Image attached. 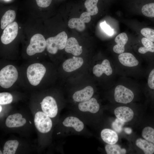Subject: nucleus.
<instances>
[{
	"instance_id": "obj_1",
	"label": "nucleus",
	"mask_w": 154,
	"mask_h": 154,
	"mask_svg": "<svg viewBox=\"0 0 154 154\" xmlns=\"http://www.w3.org/2000/svg\"><path fill=\"white\" fill-rule=\"evenodd\" d=\"M31 109L34 126L38 133V144L42 147L46 145V141L52 128V119L39 108Z\"/></svg>"
},
{
	"instance_id": "obj_2",
	"label": "nucleus",
	"mask_w": 154,
	"mask_h": 154,
	"mask_svg": "<svg viewBox=\"0 0 154 154\" xmlns=\"http://www.w3.org/2000/svg\"><path fill=\"white\" fill-rule=\"evenodd\" d=\"M28 115L24 112L15 111L8 115L5 119L4 125L8 130L23 133L29 128L34 125Z\"/></svg>"
},
{
	"instance_id": "obj_3",
	"label": "nucleus",
	"mask_w": 154,
	"mask_h": 154,
	"mask_svg": "<svg viewBox=\"0 0 154 154\" xmlns=\"http://www.w3.org/2000/svg\"><path fill=\"white\" fill-rule=\"evenodd\" d=\"M18 76L17 69L13 65H9L0 71V85L2 88L11 87L17 80Z\"/></svg>"
},
{
	"instance_id": "obj_4",
	"label": "nucleus",
	"mask_w": 154,
	"mask_h": 154,
	"mask_svg": "<svg viewBox=\"0 0 154 154\" xmlns=\"http://www.w3.org/2000/svg\"><path fill=\"white\" fill-rule=\"evenodd\" d=\"M68 36L64 31H62L54 37H50L46 40V48L49 53L54 54L58 50H61L65 47Z\"/></svg>"
},
{
	"instance_id": "obj_5",
	"label": "nucleus",
	"mask_w": 154,
	"mask_h": 154,
	"mask_svg": "<svg viewBox=\"0 0 154 154\" xmlns=\"http://www.w3.org/2000/svg\"><path fill=\"white\" fill-rule=\"evenodd\" d=\"M46 69L42 64L35 63L29 65L27 71V76L31 84L34 86L38 85L44 77Z\"/></svg>"
},
{
	"instance_id": "obj_6",
	"label": "nucleus",
	"mask_w": 154,
	"mask_h": 154,
	"mask_svg": "<svg viewBox=\"0 0 154 154\" xmlns=\"http://www.w3.org/2000/svg\"><path fill=\"white\" fill-rule=\"evenodd\" d=\"M40 104V110L52 119L57 117L58 113V107L56 100L52 97L45 96Z\"/></svg>"
},
{
	"instance_id": "obj_7",
	"label": "nucleus",
	"mask_w": 154,
	"mask_h": 154,
	"mask_svg": "<svg viewBox=\"0 0 154 154\" xmlns=\"http://www.w3.org/2000/svg\"><path fill=\"white\" fill-rule=\"evenodd\" d=\"M46 47V40L44 36L41 34H36L31 38L26 52L28 55L32 56L37 53L43 52Z\"/></svg>"
},
{
	"instance_id": "obj_8",
	"label": "nucleus",
	"mask_w": 154,
	"mask_h": 154,
	"mask_svg": "<svg viewBox=\"0 0 154 154\" xmlns=\"http://www.w3.org/2000/svg\"><path fill=\"white\" fill-rule=\"evenodd\" d=\"M114 97L117 102L126 104L132 101L134 94L130 89L123 86L119 85L115 88Z\"/></svg>"
},
{
	"instance_id": "obj_9",
	"label": "nucleus",
	"mask_w": 154,
	"mask_h": 154,
	"mask_svg": "<svg viewBox=\"0 0 154 154\" xmlns=\"http://www.w3.org/2000/svg\"><path fill=\"white\" fill-rule=\"evenodd\" d=\"M18 26L16 22L8 25L4 29L1 39L2 42L5 44L11 42L16 37L18 32Z\"/></svg>"
},
{
	"instance_id": "obj_10",
	"label": "nucleus",
	"mask_w": 154,
	"mask_h": 154,
	"mask_svg": "<svg viewBox=\"0 0 154 154\" xmlns=\"http://www.w3.org/2000/svg\"><path fill=\"white\" fill-rule=\"evenodd\" d=\"M22 142L17 139H11L5 143L0 154H15L19 152L23 147Z\"/></svg>"
},
{
	"instance_id": "obj_11",
	"label": "nucleus",
	"mask_w": 154,
	"mask_h": 154,
	"mask_svg": "<svg viewBox=\"0 0 154 154\" xmlns=\"http://www.w3.org/2000/svg\"><path fill=\"white\" fill-rule=\"evenodd\" d=\"M78 108L82 112L95 114L99 111L100 106L96 99L91 98L88 100L80 102L78 104Z\"/></svg>"
},
{
	"instance_id": "obj_12",
	"label": "nucleus",
	"mask_w": 154,
	"mask_h": 154,
	"mask_svg": "<svg viewBox=\"0 0 154 154\" xmlns=\"http://www.w3.org/2000/svg\"><path fill=\"white\" fill-rule=\"evenodd\" d=\"M114 114L117 119L124 122L130 121L134 116V112L130 108L126 106H120L114 110Z\"/></svg>"
},
{
	"instance_id": "obj_13",
	"label": "nucleus",
	"mask_w": 154,
	"mask_h": 154,
	"mask_svg": "<svg viewBox=\"0 0 154 154\" xmlns=\"http://www.w3.org/2000/svg\"><path fill=\"white\" fill-rule=\"evenodd\" d=\"M94 92L93 88L90 86H88L81 90L76 92L73 95L72 98L77 102H84L91 98Z\"/></svg>"
},
{
	"instance_id": "obj_14",
	"label": "nucleus",
	"mask_w": 154,
	"mask_h": 154,
	"mask_svg": "<svg viewBox=\"0 0 154 154\" xmlns=\"http://www.w3.org/2000/svg\"><path fill=\"white\" fill-rule=\"evenodd\" d=\"M93 74L97 77L101 76L103 73L107 76L111 75L113 70L109 60L106 59L104 60L101 64H97L93 67Z\"/></svg>"
},
{
	"instance_id": "obj_15",
	"label": "nucleus",
	"mask_w": 154,
	"mask_h": 154,
	"mask_svg": "<svg viewBox=\"0 0 154 154\" xmlns=\"http://www.w3.org/2000/svg\"><path fill=\"white\" fill-rule=\"evenodd\" d=\"M83 62V60L82 58L73 57L64 61L62 64V67L66 72H70L81 67Z\"/></svg>"
},
{
	"instance_id": "obj_16",
	"label": "nucleus",
	"mask_w": 154,
	"mask_h": 154,
	"mask_svg": "<svg viewBox=\"0 0 154 154\" xmlns=\"http://www.w3.org/2000/svg\"><path fill=\"white\" fill-rule=\"evenodd\" d=\"M64 48L66 52L71 53L75 56L80 55L82 52V46L79 45L77 40L73 37L68 39Z\"/></svg>"
},
{
	"instance_id": "obj_17",
	"label": "nucleus",
	"mask_w": 154,
	"mask_h": 154,
	"mask_svg": "<svg viewBox=\"0 0 154 154\" xmlns=\"http://www.w3.org/2000/svg\"><path fill=\"white\" fill-rule=\"evenodd\" d=\"M62 124L66 127H72L76 131L80 132L84 128L83 123L78 118L74 116H69L63 120Z\"/></svg>"
},
{
	"instance_id": "obj_18",
	"label": "nucleus",
	"mask_w": 154,
	"mask_h": 154,
	"mask_svg": "<svg viewBox=\"0 0 154 154\" xmlns=\"http://www.w3.org/2000/svg\"><path fill=\"white\" fill-rule=\"evenodd\" d=\"M118 60L123 65L127 67H132L137 66L139 61L131 53L123 52L120 54L118 57Z\"/></svg>"
},
{
	"instance_id": "obj_19",
	"label": "nucleus",
	"mask_w": 154,
	"mask_h": 154,
	"mask_svg": "<svg viewBox=\"0 0 154 154\" xmlns=\"http://www.w3.org/2000/svg\"><path fill=\"white\" fill-rule=\"evenodd\" d=\"M128 38L126 34L122 33L117 35L115 38L117 44L113 47V50L115 53L120 54L125 51V46L127 43Z\"/></svg>"
},
{
	"instance_id": "obj_20",
	"label": "nucleus",
	"mask_w": 154,
	"mask_h": 154,
	"mask_svg": "<svg viewBox=\"0 0 154 154\" xmlns=\"http://www.w3.org/2000/svg\"><path fill=\"white\" fill-rule=\"evenodd\" d=\"M100 135L102 140L108 144H116L118 139L117 133L110 129L105 128L103 129L101 132Z\"/></svg>"
},
{
	"instance_id": "obj_21",
	"label": "nucleus",
	"mask_w": 154,
	"mask_h": 154,
	"mask_svg": "<svg viewBox=\"0 0 154 154\" xmlns=\"http://www.w3.org/2000/svg\"><path fill=\"white\" fill-rule=\"evenodd\" d=\"M135 144L145 154H152L154 153V144L145 139L138 138L136 140Z\"/></svg>"
},
{
	"instance_id": "obj_22",
	"label": "nucleus",
	"mask_w": 154,
	"mask_h": 154,
	"mask_svg": "<svg viewBox=\"0 0 154 154\" xmlns=\"http://www.w3.org/2000/svg\"><path fill=\"white\" fill-rule=\"evenodd\" d=\"M16 17L15 11L12 10L7 11L3 16L1 21V27L4 29L14 21Z\"/></svg>"
},
{
	"instance_id": "obj_23",
	"label": "nucleus",
	"mask_w": 154,
	"mask_h": 154,
	"mask_svg": "<svg viewBox=\"0 0 154 154\" xmlns=\"http://www.w3.org/2000/svg\"><path fill=\"white\" fill-rule=\"evenodd\" d=\"M141 41L143 46L139 48L138 51L139 53L144 54L148 51L154 52V43L153 42L146 38H142Z\"/></svg>"
},
{
	"instance_id": "obj_24",
	"label": "nucleus",
	"mask_w": 154,
	"mask_h": 154,
	"mask_svg": "<svg viewBox=\"0 0 154 154\" xmlns=\"http://www.w3.org/2000/svg\"><path fill=\"white\" fill-rule=\"evenodd\" d=\"M68 25L71 29H75L80 32L84 31L86 27L85 23L80 18H75L70 19L68 22Z\"/></svg>"
},
{
	"instance_id": "obj_25",
	"label": "nucleus",
	"mask_w": 154,
	"mask_h": 154,
	"mask_svg": "<svg viewBox=\"0 0 154 154\" xmlns=\"http://www.w3.org/2000/svg\"><path fill=\"white\" fill-rule=\"evenodd\" d=\"M105 150L107 154H124L126 152L124 148H121L117 144H107L105 146Z\"/></svg>"
},
{
	"instance_id": "obj_26",
	"label": "nucleus",
	"mask_w": 154,
	"mask_h": 154,
	"mask_svg": "<svg viewBox=\"0 0 154 154\" xmlns=\"http://www.w3.org/2000/svg\"><path fill=\"white\" fill-rule=\"evenodd\" d=\"M98 0H86L84 3V5L87 12L90 15H94L97 14L98 11L97 4Z\"/></svg>"
},
{
	"instance_id": "obj_27",
	"label": "nucleus",
	"mask_w": 154,
	"mask_h": 154,
	"mask_svg": "<svg viewBox=\"0 0 154 154\" xmlns=\"http://www.w3.org/2000/svg\"><path fill=\"white\" fill-rule=\"evenodd\" d=\"M143 137L154 144V128L148 126L144 128L142 132Z\"/></svg>"
},
{
	"instance_id": "obj_28",
	"label": "nucleus",
	"mask_w": 154,
	"mask_h": 154,
	"mask_svg": "<svg viewBox=\"0 0 154 154\" xmlns=\"http://www.w3.org/2000/svg\"><path fill=\"white\" fill-rule=\"evenodd\" d=\"M143 15L148 17H154V3L147 4L141 9Z\"/></svg>"
},
{
	"instance_id": "obj_29",
	"label": "nucleus",
	"mask_w": 154,
	"mask_h": 154,
	"mask_svg": "<svg viewBox=\"0 0 154 154\" xmlns=\"http://www.w3.org/2000/svg\"><path fill=\"white\" fill-rule=\"evenodd\" d=\"M13 96L11 94L8 92L0 93V105H5L11 104L13 101Z\"/></svg>"
},
{
	"instance_id": "obj_30",
	"label": "nucleus",
	"mask_w": 154,
	"mask_h": 154,
	"mask_svg": "<svg viewBox=\"0 0 154 154\" xmlns=\"http://www.w3.org/2000/svg\"><path fill=\"white\" fill-rule=\"evenodd\" d=\"M141 33L146 38L154 42V29L148 28H144L141 30Z\"/></svg>"
},
{
	"instance_id": "obj_31",
	"label": "nucleus",
	"mask_w": 154,
	"mask_h": 154,
	"mask_svg": "<svg viewBox=\"0 0 154 154\" xmlns=\"http://www.w3.org/2000/svg\"><path fill=\"white\" fill-rule=\"evenodd\" d=\"M100 25L102 30L108 35L112 36L113 35L114 29L107 24L105 21L101 23Z\"/></svg>"
},
{
	"instance_id": "obj_32",
	"label": "nucleus",
	"mask_w": 154,
	"mask_h": 154,
	"mask_svg": "<svg viewBox=\"0 0 154 154\" xmlns=\"http://www.w3.org/2000/svg\"><path fill=\"white\" fill-rule=\"evenodd\" d=\"M147 82L149 88L154 89V68L151 71L149 74Z\"/></svg>"
},
{
	"instance_id": "obj_33",
	"label": "nucleus",
	"mask_w": 154,
	"mask_h": 154,
	"mask_svg": "<svg viewBox=\"0 0 154 154\" xmlns=\"http://www.w3.org/2000/svg\"><path fill=\"white\" fill-rule=\"evenodd\" d=\"M52 0H36L37 4L39 7L46 8L50 5Z\"/></svg>"
},
{
	"instance_id": "obj_34",
	"label": "nucleus",
	"mask_w": 154,
	"mask_h": 154,
	"mask_svg": "<svg viewBox=\"0 0 154 154\" xmlns=\"http://www.w3.org/2000/svg\"><path fill=\"white\" fill-rule=\"evenodd\" d=\"M124 122L119 120L118 119H116V120L112 123V127L116 131H121V126L123 125Z\"/></svg>"
},
{
	"instance_id": "obj_35",
	"label": "nucleus",
	"mask_w": 154,
	"mask_h": 154,
	"mask_svg": "<svg viewBox=\"0 0 154 154\" xmlns=\"http://www.w3.org/2000/svg\"><path fill=\"white\" fill-rule=\"evenodd\" d=\"M91 15L88 12H84L81 15L80 18L84 23H89L91 20Z\"/></svg>"
},
{
	"instance_id": "obj_36",
	"label": "nucleus",
	"mask_w": 154,
	"mask_h": 154,
	"mask_svg": "<svg viewBox=\"0 0 154 154\" xmlns=\"http://www.w3.org/2000/svg\"><path fill=\"white\" fill-rule=\"evenodd\" d=\"M124 130L125 133L128 134H130L132 132V130L130 128H126Z\"/></svg>"
},
{
	"instance_id": "obj_37",
	"label": "nucleus",
	"mask_w": 154,
	"mask_h": 154,
	"mask_svg": "<svg viewBox=\"0 0 154 154\" xmlns=\"http://www.w3.org/2000/svg\"></svg>"
}]
</instances>
